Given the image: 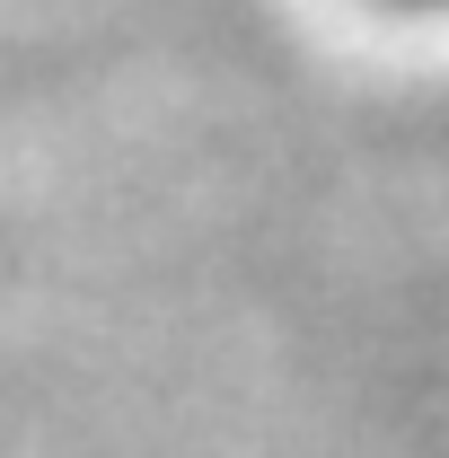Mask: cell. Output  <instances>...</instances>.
Listing matches in <instances>:
<instances>
[{
	"instance_id": "1",
	"label": "cell",
	"mask_w": 449,
	"mask_h": 458,
	"mask_svg": "<svg viewBox=\"0 0 449 458\" xmlns=\"http://www.w3.org/2000/svg\"><path fill=\"white\" fill-rule=\"evenodd\" d=\"M396 9H432V18H449V0H396Z\"/></svg>"
}]
</instances>
